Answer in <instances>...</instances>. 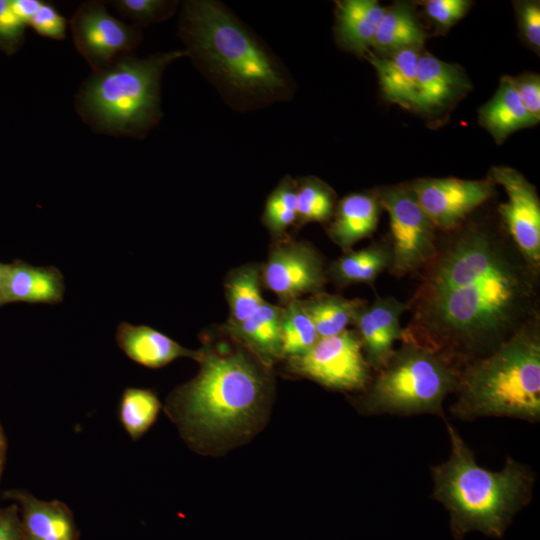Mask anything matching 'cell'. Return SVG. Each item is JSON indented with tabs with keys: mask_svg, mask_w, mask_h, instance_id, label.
Here are the masks:
<instances>
[{
	"mask_svg": "<svg viewBox=\"0 0 540 540\" xmlns=\"http://www.w3.org/2000/svg\"><path fill=\"white\" fill-rule=\"evenodd\" d=\"M514 250L478 228L437 248L408 303L413 316L403 341L429 347L460 366L532 321L536 271Z\"/></svg>",
	"mask_w": 540,
	"mask_h": 540,
	"instance_id": "cell-1",
	"label": "cell"
},
{
	"mask_svg": "<svg viewBox=\"0 0 540 540\" xmlns=\"http://www.w3.org/2000/svg\"><path fill=\"white\" fill-rule=\"evenodd\" d=\"M179 31L187 56L232 107L255 109L291 98L294 85L285 67L222 3L184 2Z\"/></svg>",
	"mask_w": 540,
	"mask_h": 540,
	"instance_id": "cell-2",
	"label": "cell"
},
{
	"mask_svg": "<svg viewBox=\"0 0 540 540\" xmlns=\"http://www.w3.org/2000/svg\"><path fill=\"white\" fill-rule=\"evenodd\" d=\"M444 420L451 453L445 462L431 468L432 497L449 512L455 539L470 531L502 538L515 514L530 501L534 473L510 457L500 471L479 466L458 431Z\"/></svg>",
	"mask_w": 540,
	"mask_h": 540,
	"instance_id": "cell-3",
	"label": "cell"
},
{
	"mask_svg": "<svg viewBox=\"0 0 540 540\" xmlns=\"http://www.w3.org/2000/svg\"><path fill=\"white\" fill-rule=\"evenodd\" d=\"M535 319L460 368L451 413L461 419H540V335ZM464 365V364H463Z\"/></svg>",
	"mask_w": 540,
	"mask_h": 540,
	"instance_id": "cell-4",
	"label": "cell"
},
{
	"mask_svg": "<svg viewBox=\"0 0 540 540\" xmlns=\"http://www.w3.org/2000/svg\"><path fill=\"white\" fill-rule=\"evenodd\" d=\"M197 376L172 395L169 411L187 439L226 436L258 412L265 390L260 371L242 352H205Z\"/></svg>",
	"mask_w": 540,
	"mask_h": 540,
	"instance_id": "cell-5",
	"label": "cell"
},
{
	"mask_svg": "<svg viewBox=\"0 0 540 540\" xmlns=\"http://www.w3.org/2000/svg\"><path fill=\"white\" fill-rule=\"evenodd\" d=\"M184 50L136 58L131 54L93 72L76 96V108L95 131L143 137L160 120V82L165 68Z\"/></svg>",
	"mask_w": 540,
	"mask_h": 540,
	"instance_id": "cell-6",
	"label": "cell"
},
{
	"mask_svg": "<svg viewBox=\"0 0 540 540\" xmlns=\"http://www.w3.org/2000/svg\"><path fill=\"white\" fill-rule=\"evenodd\" d=\"M459 371L460 366L444 355L404 340L369 383L362 407L370 414L443 417V401L455 391Z\"/></svg>",
	"mask_w": 540,
	"mask_h": 540,
	"instance_id": "cell-7",
	"label": "cell"
},
{
	"mask_svg": "<svg viewBox=\"0 0 540 540\" xmlns=\"http://www.w3.org/2000/svg\"><path fill=\"white\" fill-rule=\"evenodd\" d=\"M375 192L389 216L391 274L402 277L426 266L437 252V228L410 185L383 187Z\"/></svg>",
	"mask_w": 540,
	"mask_h": 540,
	"instance_id": "cell-8",
	"label": "cell"
},
{
	"mask_svg": "<svg viewBox=\"0 0 540 540\" xmlns=\"http://www.w3.org/2000/svg\"><path fill=\"white\" fill-rule=\"evenodd\" d=\"M290 360L297 373L328 388L352 391L371 382L370 366L356 330L319 338L306 353Z\"/></svg>",
	"mask_w": 540,
	"mask_h": 540,
	"instance_id": "cell-9",
	"label": "cell"
},
{
	"mask_svg": "<svg viewBox=\"0 0 540 540\" xmlns=\"http://www.w3.org/2000/svg\"><path fill=\"white\" fill-rule=\"evenodd\" d=\"M69 25L76 49L93 72L129 55L141 41L138 27L116 19L102 1L83 2Z\"/></svg>",
	"mask_w": 540,
	"mask_h": 540,
	"instance_id": "cell-10",
	"label": "cell"
},
{
	"mask_svg": "<svg viewBox=\"0 0 540 540\" xmlns=\"http://www.w3.org/2000/svg\"><path fill=\"white\" fill-rule=\"evenodd\" d=\"M493 183L503 187L507 201L498 212L513 243L526 264L536 271L540 263V202L536 188L517 170L495 166Z\"/></svg>",
	"mask_w": 540,
	"mask_h": 540,
	"instance_id": "cell-11",
	"label": "cell"
},
{
	"mask_svg": "<svg viewBox=\"0 0 540 540\" xmlns=\"http://www.w3.org/2000/svg\"><path fill=\"white\" fill-rule=\"evenodd\" d=\"M410 187L435 227L450 231L491 197L494 183L491 179L422 178Z\"/></svg>",
	"mask_w": 540,
	"mask_h": 540,
	"instance_id": "cell-12",
	"label": "cell"
},
{
	"mask_svg": "<svg viewBox=\"0 0 540 540\" xmlns=\"http://www.w3.org/2000/svg\"><path fill=\"white\" fill-rule=\"evenodd\" d=\"M261 281L287 304L303 294L320 293L326 279L322 260L312 246L284 242L271 250L261 269Z\"/></svg>",
	"mask_w": 540,
	"mask_h": 540,
	"instance_id": "cell-13",
	"label": "cell"
},
{
	"mask_svg": "<svg viewBox=\"0 0 540 540\" xmlns=\"http://www.w3.org/2000/svg\"><path fill=\"white\" fill-rule=\"evenodd\" d=\"M408 304L394 297L374 300L359 309L354 324L360 338L364 356L370 367L381 369L394 351V343L403 340L404 330L400 317Z\"/></svg>",
	"mask_w": 540,
	"mask_h": 540,
	"instance_id": "cell-14",
	"label": "cell"
},
{
	"mask_svg": "<svg viewBox=\"0 0 540 540\" xmlns=\"http://www.w3.org/2000/svg\"><path fill=\"white\" fill-rule=\"evenodd\" d=\"M469 89L470 83L461 67L428 53L420 54L416 74V110L429 114L440 112Z\"/></svg>",
	"mask_w": 540,
	"mask_h": 540,
	"instance_id": "cell-15",
	"label": "cell"
},
{
	"mask_svg": "<svg viewBox=\"0 0 540 540\" xmlns=\"http://www.w3.org/2000/svg\"><path fill=\"white\" fill-rule=\"evenodd\" d=\"M19 505L26 540H79L71 509L60 500H41L26 491L10 492Z\"/></svg>",
	"mask_w": 540,
	"mask_h": 540,
	"instance_id": "cell-16",
	"label": "cell"
},
{
	"mask_svg": "<svg viewBox=\"0 0 540 540\" xmlns=\"http://www.w3.org/2000/svg\"><path fill=\"white\" fill-rule=\"evenodd\" d=\"M116 341L131 360L148 368H160L181 357L199 362L203 357V350L188 349L145 325L121 323L116 331Z\"/></svg>",
	"mask_w": 540,
	"mask_h": 540,
	"instance_id": "cell-17",
	"label": "cell"
},
{
	"mask_svg": "<svg viewBox=\"0 0 540 540\" xmlns=\"http://www.w3.org/2000/svg\"><path fill=\"white\" fill-rule=\"evenodd\" d=\"M381 210L376 192L351 193L337 203L328 235L344 251H350L375 231Z\"/></svg>",
	"mask_w": 540,
	"mask_h": 540,
	"instance_id": "cell-18",
	"label": "cell"
},
{
	"mask_svg": "<svg viewBox=\"0 0 540 540\" xmlns=\"http://www.w3.org/2000/svg\"><path fill=\"white\" fill-rule=\"evenodd\" d=\"M376 0H342L336 2L335 38L346 51L366 56L385 12Z\"/></svg>",
	"mask_w": 540,
	"mask_h": 540,
	"instance_id": "cell-19",
	"label": "cell"
},
{
	"mask_svg": "<svg viewBox=\"0 0 540 540\" xmlns=\"http://www.w3.org/2000/svg\"><path fill=\"white\" fill-rule=\"evenodd\" d=\"M64 295V281L53 267L33 266L21 260L8 264L4 304L11 302H60Z\"/></svg>",
	"mask_w": 540,
	"mask_h": 540,
	"instance_id": "cell-20",
	"label": "cell"
},
{
	"mask_svg": "<svg viewBox=\"0 0 540 540\" xmlns=\"http://www.w3.org/2000/svg\"><path fill=\"white\" fill-rule=\"evenodd\" d=\"M420 50L410 48L385 55L369 52L365 56L377 73L386 100L405 108H414Z\"/></svg>",
	"mask_w": 540,
	"mask_h": 540,
	"instance_id": "cell-21",
	"label": "cell"
},
{
	"mask_svg": "<svg viewBox=\"0 0 540 540\" xmlns=\"http://www.w3.org/2000/svg\"><path fill=\"white\" fill-rule=\"evenodd\" d=\"M283 308L265 302L244 321L226 325L228 332L257 354L264 362L271 363L282 355L281 322Z\"/></svg>",
	"mask_w": 540,
	"mask_h": 540,
	"instance_id": "cell-22",
	"label": "cell"
},
{
	"mask_svg": "<svg viewBox=\"0 0 540 540\" xmlns=\"http://www.w3.org/2000/svg\"><path fill=\"white\" fill-rule=\"evenodd\" d=\"M479 123L495 142L501 143L515 131L538 122L526 111L512 84L511 76H502L492 98L479 109Z\"/></svg>",
	"mask_w": 540,
	"mask_h": 540,
	"instance_id": "cell-23",
	"label": "cell"
},
{
	"mask_svg": "<svg viewBox=\"0 0 540 540\" xmlns=\"http://www.w3.org/2000/svg\"><path fill=\"white\" fill-rule=\"evenodd\" d=\"M426 33L412 8L406 3H396L385 8L371 47L378 55L403 49H421Z\"/></svg>",
	"mask_w": 540,
	"mask_h": 540,
	"instance_id": "cell-24",
	"label": "cell"
},
{
	"mask_svg": "<svg viewBox=\"0 0 540 540\" xmlns=\"http://www.w3.org/2000/svg\"><path fill=\"white\" fill-rule=\"evenodd\" d=\"M300 301L319 338L334 336L347 330L348 325L354 324L359 309L365 303L361 299H347L321 292Z\"/></svg>",
	"mask_w": 540,
	"mask_h": 540,
	"instance_id": "cell-25",
	"label": "cell"
},
{
	"mask_svg": "<svg viewBox=\"0 0 540 540\" xmlns=\"http://www.w3.org/2000/svg\"><path fill=\"white\" fill-rule=\"evenodd\" d=\"M389 244L375 243L358 251H347L331 266L332 278L340 285L372 282L385 269H389Z\"/></svg>",
	"mask_w": 540,
	"mask_h": 540,
	"instance_id": "cell-26",
	"label": "cell"
},
{
	"mask_svg": "<svg viewBox=\"0 0 540 540\" xmlns=\"http://www.w3.org/2000/svg\"><path fill=\"white\" fill-rule=\"evenodd\" d=\"M260 285L261 269L255 264L241 266L230 273L225 282L230 308L229 325L244 321L266 302Z\"/></svg>",
	"mask_w": 540,
	"mask_h": 540,
	"instance_id": "cell-27",
	"label": "cell"
},
{
	"mask_svg": "<svg viewBox=\"0 0 540 540\" xmlns=\"http://www.w3.org/2000/svg\"><path fill=\"white\" fill-rule=\"evenodd\" d=\"M161 403L149 389L127 388L119 405L120 422L132 440L142 437L156 421Z\"/></svg>",
	"mask_w": 540,
	"mask_h": 540,
	"instance_id": "cell-28",
	"label": "cell"
},
{
	"mask_svg": "<svg viewBox=\"0 0 540 540\" xmlns=\"http://www.w3.org/2000/svg\"><path fill=\"white\" fill-rule=\"evenodd\" d=\"M335 192L321 179L306 176L296 180V222H325L336 208Z\"/></svg>",
	"mask_w": 540,
	"mask_h": 540,
	"instance_id": "cell-29",
	"label": "cell"
},
{
	"mask_svg": "<svg viewBox=\"0 0 540 540\" xmlns=\"http://www.w3.org/2000/svg\"><path fill=\"white\" fill-rule=\"evenodd\" d=\"M319 339L299 299L286 304L282 312V355L289 358L306 353Z\"/></svg>",
	"mask_w": 540,
	"mask_h": 540,
	"instance_id": "cell-30",
	"label": "cell"
},
{
	"mask_svg": "<svg viewBox=\"0 0 540 540\" xmlns=\"http://www.w3.org/2000/svg\"><path fill=\"white\" fill-rule=\"evenodd\" d=\"M296 180L285 176L268 196L262 222L276 236L296 222Z\"/></svg>",
	"mask_w": 540,
	"mask_h": 540,
	"instance_id": "cell-31",
	"label": "cell"
},
{
	"mask_svg": "<svg viewBox=\"0 0 540 540\" xmlns=\"http://www.w3.org/2000/svg\"><path fill=\"white\" fill-rule=\"evenodd\" d=\"M110 3L122 16L144 26L168 19L178 5L177 1L165 0H114Z\"/></svg>",
	"mask_w": 540,
	"mask_h": 540,
	"instance_id": "cell-32",
	"label": "cell"
},
{
	"mask_svg": "<svg viewBox=\"0 0 540 540\" xmlns=\"http://www.w3.org/2000/svg\"><path fill=\"white\" fill-rule=\"evenodd\" d=\"M27 25L15 14L10 0H0V51L17 53L25 41Z\"/></svg>",
	"mask_w": 540,
	"mask_h": 540,
	"instance_id": "cell-33",
	"label": "cell"
},
{
	"mask_svg": "<svg viewBox=\"0 0 540 540\" xmlns=\"http://www.w3.org/2000/svg\"><path fill=\"white\" fill-rule=\"evenodd\" d=\"M28 26L42 37L63 40L66 37L68 22L52 3L43 1Z\"/></svg>",
	"mask_w": 540,
	"mask_h": 540,
	"instance_id": "cell-34",
	"label": "cell"
},
{
	"mask_svg": "<svg viewBox=\"0 0 540 540\" xmlns=\"http://www.w3.org/2000/svg\"><path fill=\"white\" fill-rule=\"evenodd\" d=\"M470 6L467 0H428L425 12L439 28L449 29L466 15Z\"/></svg>",
	"mask_w": 540,
	"mask_h": 540,
	"instance_id": "cell-35",
	"label": "cell"
},
{
	"mask_svg": "<svg viewBox=\"0 0 540 540\" xmlns=\"http://www.w3.org/2000/svg\"><path fill=\"white\" fill-rule=\"evenodd\" d=\"M516 93L526 111L540 120V77L535 73H524L511 77Z\"/></svg>",
	"mask_w": 540,
	"mask_h": 540,
	"instance_id": "cell-36",
	"label": "cell"
},
{
	"mask_svg": "<svg viewBox=\"0 0 540 540\" xmlns=\"http://www.w3.org/2000/svg\"><path fill=\"white\" fill-rule=\"evenodd\" d=\"M519 26L526 42L539 51L540 47V4L538 1H523L517 3Z\"/></svg>",
	"mask_w": 540,
	"mask_h": 540,
	"instance_id": "cell-37",
	"label": "cell"
},
{
	"mask_svg": "<svg viewBox=\"0 0 540 540\" xmlns=\"http://www.w3.org/2000/svg\"><path fill=\"white\" fill-rule=\"evenodd\" d=\"M0 540H26L16 505L0 509Z\"/></svg>",
	"mask_w": 540,
	"mask_h": 540,
	"instance_id": "cell-38",
	"label": "cell"
},
{
	"mask_svg": "<svg viewBox=\"0 0 540 540\" xmlns=\"http://www.w3.org/2000/svg\"><path fill=\"white\" fill-rule=\"evenodd\" d=\"M15 14L28 26L43 1L41 0H10Z\"/></svg>",
	"mask_w": 540,
	"mask_h": 540,
	"instance_id": "cell-39",
	"label": "cell"
},
{
	"mask_svg": "<svg viewBox=\"0 0 540 540\" xmlns=\"http://www.w3.org/2000/svg\"><path fill=\"white\" fill-rule=\"evenodd\" d=\"M8 264L0 262V301L4 305V291L6 285Z\"/></svg>",
	"mask_w": 540,
	"mask_h": 540,
	"instance_id": "cell-40",
	"label": "cell"
},
{
	"mask_svg": "<svg viewBox=\"0 0 540 540\" xmlns=\"http://www.w3.org/2000/svg\"><path fill=\"white\" fill-rule=\"evenodd\" d=\"M4 453H5V440H4L2 430L0 428V473H1V470H2V466H3Z\"/></svg>",
	"mask_w": 540,
	"mask_h": 540,
	"instance_id": "cell-41",
	"label": "cell"
},
{
	"mask_svg": "<svg viewBox=\"0 0 540 540\" xmlns=\"http://www.w3.org/2000/svg\"><path fill=\"white\" fill-rule=\"evenodd\" d=\"M2 305H3V304H2L1 301H0V307H1Z\"/></svg>",
	"mask_w": 540,
	"mask_h": 540,
	"instance_id": "cell-42",
	"label": "cell"
}]
</instances>
